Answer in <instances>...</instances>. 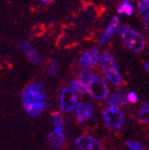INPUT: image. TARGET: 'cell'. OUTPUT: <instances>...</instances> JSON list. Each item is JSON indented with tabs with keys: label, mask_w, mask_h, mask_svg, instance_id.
<instances>
[{
	"label": "cell",
	"mask_w": 149,
	"mask_h": 150,
	"mask_svg": "<svg viewBox=\"0 0 149 150\" xmlns=\"http://www.w3.org/2000/svg\"><path fill=\"white\" fill-rule=\"evenodd\" d=\"M22 104L30 116H37L45 111L47 97L45 90L40 82L28 85L22 93Z\"/></svg>",
	"instance_id": "cell-1"
},
{
	"label": "cell",
	"mask_w": 149,
	"mask_h": 150,
	"mask_svg": "<svg viewBox=\"0 0 149 150\" xmlns=\"http://www.w3.org/2000/svg\"><path fill=\"white\" fill-rule=\"evenodd\" d=\"M119 36L123 38V40L131 50L139 52L145 47V40L143 36L133 28L127 27L126 24H122L118 30Z\"/></svg>",
	"instance_id": "cell-2"
},
{
	"label": "cell",
	"mask_w": 149,
	"mask_h": 150,
	"mask_svg": "<svg viewBox=\"0 0 149 150\" xmlns=\"http://www.w3.org/2000/svg\"><path fill=\"white\" fill-rule=\"evenodd\" d=\"M101 66L106 78L114 85H118L121 82L122 78L118 71L116 63L114 58L107 52H104L101 57Z\"/></svg>",
	"instance_id": "cell-3"
},
{
	"label": "cell",
	"mask_w": 149,
	"mask_h": 150,
	"mask_svg": "<svg viewBox=\"0 0 149 150\" xmlns=\"http://www.w3.org/2000/svg\"><path fill=\"white\" fill-rule=\"evenodd\" d=\"M103 119L106 126L110 129H119L124 123V115L116 108L109 107L103 112Z\"/></svg>",
	"instance_id": "cell-4"
},
{
	"label": "cell",
	"mask_w": 149,
	"mask_h": 150,
	"mask_svg": "<svg viewBox=\"0 0 149 150\" xmlns=\"http://www.w3.org/2000/svg\"><path fill=\"white\" fill-rule=\"evenodd\" d=\"M89 92L96 100H103L108 95V88L103 79L100 76H94V78L88 84Z\"/></svg>",
	"instance_id": "cell-5"
},
{
	"label": "cell",
	"mask_w": 149,
	"mask_h": 150,
	"mask_svg": "<svg viewBox=\"0 0 149 150\" xmlns=\"http://www.w3.org/2000/svg\"><path fill=\"white\" fill-rule=\"evenodd\" d=\"M77 96L71 89L65 88L61 91V100H59V107L61 110L66 112H71L76 106Z\"/></svg>",
	"instance_id": "cell-6"
},
{
	"label": "cell",
	"mask_w": 149,
	"mask_h": 150,
	"mask_svg": "<svg viewBox=\"0 0 149 150\" xmlns=\"http://www.w3.org/2000/svg\"><path fill=\"white\" fill-rule=\"evenodd\" d=\"M100 59V52L97 49L91 48L88 49L83 56L81 57L80 59V64L85 67V68H90V67H93L98 63Z\"/></svg>",
	"instance_id": "cell-7"
},
{
	"label": "cell",
	"mask_w": 149,
	"mask_h": 150,
	"mask_svg": "<svg viewBox=\"0 0 149 150\" xmlns=\"http://www.w3.org/2000/svg\"><path fill=\"white\" fill-rule=\"evenodd\" d=\"M76 146L79 150H102V145L94 137L83 136L76 140Z\"/></svg>",
	"instance_id": "cell-8"
},
{
	"label": "cell",
	"mask_w": 149,
	"mask_h": 150,
	"mask_svg": "<svg viewBox=\"0 0 149 150\" xmlns=\"http://www.w3.org/2000/svg\"><path fill=\"white\" fill-rule=\"evenodd\" d=\"M93 115V106L87 102L78 103L76 107V118L80 123H84L91 118Z\"/></svg>",
	"instance_id": "cell-9"
},
{
	"label": "cell",
	"mask_w": 149,
	"mask_h": 150,
	"mask_svg": "<svg viewBox=\"0 0 149 150\" xmlns=\"http://www.w3.org/2000/svg\"><path fill=\"white\" fill-rule=\"evenodd\" d=\"M126 95L123 90H117L108 98L107 103L113 108H117L123 106L126 103Z\"/></svg>",
	"instance_id": "cell-10"
},
{
	"label": "cell",
	"mask_w": 149,
	"mask_h": 150,
	"mask_svg": "<svg viewBox=\"0 0 149 150\" xmlns=\"http://www.w3.org/2000/svg\"><path fill=\"white\" fill-rule=\"evenodd\" d=\"M19 47L21 48L22 50L25 52L28 59L32 63H34V64H40V57L32 49V47L30 46V44H29L28 42H27V41L19 42Z\"/></svg>",
	"instance_id": "cell-11"
},
{
	"label": "cell",
	"mask_w": 149,
	"mask_h": 150,
	"mask_svg": "<svg viewBox=\"0 0 149 150\" xmlns=\"http://www.w3.org/2000/svg\"><path fill=\"white\" fill-rule=\"evenodd\" d=\"M49 142L52 147L57 148L59 147L65 140V136L63 134V130L61 129H54L49 134Z\"/></svg>",
	"instance_id": "cell-12"
},
{
	"label": "cell",
	"mask_w": 149,
	"mask_h": 150,
	"mask_svg": "<svg viewBox=\"0 0 149 150\" xmlns=\"http://www.w3.org/2000/svg\"><path fill=\"white\" fill-rule=\"evenodd\" d=\"M118 24H119L118 18L117 17H114L113 18L111 19L107 28L105 29V31H104V33L102 34L101 40H100V43H105V42H107L111 39V37L113 36L114 33L115 32Z\"/></svg>",
	"instance_id": "cell-13"
},
{
	"label": "cell",
	"mask_w": 149,
	"mask_h": 150,
	"mask_svg": "<svg viewBox=\"0 0 149 150\" xmlns=\"http://www.w3.org/2000/svg\"><path fill=\"white\" fill-rule=\"evenodd\" d=\"M71 89L74 93H79L81 94H87L90 92H89V87L88 85L83 83L81 81L79 80H74L71 81Z\"/></svg>",
	"instance_id": "cell-14"
},
{
	"label": "cell",
	"mask_w": 149,
	"mask_h": 150,
	"mask_svg": "<svg viewBox=\"0 0 149 150\" xmlns=\"http://www.w3.org/2000/svg\"><path fill=\"white\" fill-rule=\"evenodd\" d=\"M94 72L91 69H83L79 74V81L88 85L91 82V81L94 78Z\"/></svg>",
	"instance_id": "cell-15"
},
{
	"label": "cell",
	"mask_w": 149,
	"mask_h": 150,
	"mask_svg": "<svg viewBox=\"0 0 149 150\" xmlns=\"http://www.w3.org/2000/svg\"><path fill=\"white\" fill-rule=\"evenodd\" d=\"M133 12V6L128 1L122 2L118 7L119 14H125V15H127V16H131Z\"/></svg>",
	"instance_id": "cell-16"
},
{
	"label": "cell",
	"mask_w": 149,
	"mask_h": 150,
	"mask_svg": "<svg viewBox=\"0 0 149 150\" xmlns=\"http://www.w3.org/2000/svg\"><path fill=\"white\" fill-rule=\"evenodd\" d=\"M139 119L143 123H149V103H145L139 112Z\"/></svg>",
	"instance_id": "cell-17"
},
{
	"label": "cell",
	"mask_w": 149,
	"mask_h": 150,
	"mask_svg": "<svg viewBox=\"0 0 149 150\" xmlns=\"http://www.w3.org/2000/svg\"><path fill=\"white\" fill-rule=\"evenodd\" d=\"M52 121H53V124L55 125L56 129H61L63 130L64 129V118L63 116L59 114V112H56L53 115H52Z\"/></svg>",
	"instance_id": "cell-18"
},
{
	"label": "cell",
	"mask_w": 149,
	"mask_h": 150,
	"mask_svg": "<svg viewBox=\"0 0 149 150\" xmlns=\"http://www.w3.org/2000/svg\"><path fill=\"white\" fill-rule=\"evenodd\" d=\"M58 71V63L56 61H52L48 67V73L49 76H54Z\"/></svg>",
	"instance_id": "cell-19"
},
{
	"label": "cell",
	"mask_w": 149,
	"mask_h": 150,
	"mask_svg": "<svg viewBox=\"0 0 149 150\" xmlns=\"http://www.w3.org/2000/svg\"><path fill=\"white\" fill-rule=\"evenodd\" d=\"M149 8V0H141L138 2V9L140 12H145Z\"/></svg>",
	"instance_id": "cell-20"
},
{
	"label": "cell",
	"mask_w": 149,
	"mask_h": 150,
	"mask_svg": "<svg viewBox=\"0 0 149 150\" xmlns=\"http://www.w3.org/2000/svg\"><path fill=\"white\" fill-rule=\"evenodd\" d=\"M126 145L132 150H144L143 146L136 141H126Z\"/></svg>",
	"instance_id": "cell-21"
},
{
	"label": "cell",
	"mask_w": 149,
	"mask_h": 150,
	"mask_svg": "<svg viewBox=\"0 0 149 150\" xmlns=\"http://www.w3.org/2000/svg\"><path fill=\"white\" fill-rule=\"evenodd\" d=\"M126 99H127L130 103H136L138 98H137V94L135 92H130L126 95Z\"/></svg>",
	"instance_id": "cell-22"
},
{
	"label": "cell",
	"mask_w": 149,
	"mask_h": 150,
	"mask_svg": "<svg viewBox=\"0 0 149 150\" xmlns=\"http://www.w3.org/2000/svg\"><path fill=\"white\" fill-rule=\"evenodd\" d=\"M144 25H145V28L147 30V32L149 33V12H147L145 15V18H144Z\"/></svg>",
	"instance_id": "cell-23"
},
{
	"label": "cell",
	"mask_w": 149,
	"mask_h": 150,
	"mask_svg": "<svg viewBox=\"0 0 149 150\" xmlns=\"http://www.w3.org/2000/svg\"><path fill=\"white\" fill-rule=\"evenodd\" d=\"M145 70H146L147 73L149 74V61H148L147 62H145Z\"/></svg>",
	"instance_id": "cell-24"
}]
</instances>
